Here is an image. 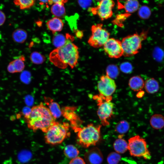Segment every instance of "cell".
Listing matches in <instances>:
<instances>
[{
    "label": "cell",
    "mask_w": 164,
    "mask_h": 164,
    "mask_svg": "<svg viewBox=\"0 0 164 164\" xmlns=\"http://www.w3.org/2000/svg\"><path fill=\"white\" fill-rule=\"evenodd\" d=\"M62 46L53 50L49 55V60L55 66L60 69H65L69 66L71 68L78 63L79 53L78 47L72 43L73 38L69 35Z\"/></svg>",
    "instance_id": "1"
},
{
    "label": "cell",
    "mask_w": 164,
    "mask_h": 164,
    "mask_svg": "<svg viewBox=\"0 0 164 164\" xmlns=\"http://www.w3.org/2000/svg\"><path fill=\"white\" fill-rule=\"evenodd\" d=\"M24 118L28 127L33 132L39 129L45 133L56 121L48 108L42 102L32 107L24 114Z\"/></svg>",
    "instance_id": "2"
},
{
    "label": "cell",
    "mask_w": 164,
    "mask_h": 164,
    "mask_svg": "<svg viewBox=\"0 0 164 164\" xmlns=\"http://www.w3.org/2000/svg\"><path fill=\"white\" fill-rule=\"evenodd\" d=\"M101 127V125L91 123L83 128H76L74 130L77 133L78 143L85 148L95 145L100 138Z\"/></svg>",
    "instance_id": "3"
},
{
    "label": "cell",
    "mask_w": 164,
    "mask_h": 164,
    "mask_svg": "<svg viewBox=\"0 0 164 164\" xmlns=\"http://www.w3.org/2000/svg\"><path fill=\"white\" fill-rule=\"evenodd\" d=\"M70 126L68 123L55 121L45 133L46 142L53 145L62 143L70 135Z\"/></svg>",
    "instance_id": "4"
},
{
    "label": "cell",
    "mask_w": 164,
    "mask_h": 164,
    "mask_svg": "<svg viewBox=\"0 0 164 164\" xmlns=\"http://www.w3.org/2000/svg\"><path fill=\"white\" fill-rule=\"evenodd\" d=\"M147 34V32L143 31L139 34L134 33L124 38L121 41L123 55L130 56L138 53L142 48V42L146 38Z\"/></svg>",
    "instance_id": "5"
},
{
    "label": "cell",
    "mask_w": 164,
    "mask_h": 164,
    "mask_svg": "<svg viewBox=\"0 0 164 164\" xmlns=\"http://www.w3.org/2000/svg\"><path fill=\"white\" fill-rule=\"evenodd\" d=\"M128 144V149L131 155L143 157L145 159H151V155L145 139L136 135L129 138Z\"/></svg>",
    "instance_id": "6"
},
{
    "label": "cell",
    "mask_w": 164,
    "mask_h": 164,
    "mask_svg": "<svg viewBox=\"0 0 164 164\" xmlns=\"http://www.w3.org/2000/svg\"><path fill=\"white\" fill-rule=\"evenodd\" d=\"M91 35L88 43L90 46L95 48L103 46L109 39L110 33L103 27L102 24L93 25L91 28Z\"/></svg>",
    "instance_id": "7"
},
{
    "label": "cell",
    "mask_w": 164,
    "mask_h": 164,
    "mask_svg": "<svg viewBox=\"0 0 164 164\" xmlns=\"http://www.w3.org/2000/svg\"><path fill=\"white\" fill-rule=\"evenodd\" d=\"M111 96L106 97L105 101H99L97 104V114L103 125H109L108 120L113 114L114 104L111 101Z\"/></svg>",
    "instance_id": "8"
},
{
    "label": "cell",
    "mask_w": 164,
    "mask_h": 164,
    "mask_svg": "<svg viewBox=\"0 0 164 164\" xmlns=\"http://www.w3.org/2000/svg\"><path fill=\"white\" fill-rule=\"evenodd\" d=\"M114 5L113 0H102L97 7L89 9L94 15L97 14L102 20L111 17L113 15L112 9Z\"/></svg>",
    "instance_id": "9"
},
{
    "label": "cell",
    "mask_w": 164,
    "mask_h": 164,
    "mask_svg": "<svg viewBox=\"0 0 164 164\" xmlns=\"http://www.w3.org/2000/svg\"><path fill=\"white\" fill-rule=\"evenodd\" d=\"M97 86L101 95L105 97L111 96L115 92L116 87L114 80L107 75H102L100 77Z\"/></svg>",
    "instance_id": "10"
},
{
    "label": "cell",
    "mask_w": 164,
    "mask_h": 164,
    "mask_svg": "<svg viewBox=\"0 0 164 164\" xmlns=\"http://www.w3.org/2000/svg\"><path fill=\"white\" fill-rule=\"evenodd\" d=\"M103 47L104 52L110 58H118L123 55L121 42L119 40L109 38Z\"/></svg>",
    "instance_id": "11"
},
{
    "label": "cell",
    "mask_w": 164,
    "mask_h": 164,
    "mask_svg": "<svg viewBox=\"0 0 164 164\" xmlns=\"http://www.w3.org/2000/svg\"><path fill=\"white\" fill-rule=\"evenodd\" d=\"M77 108L73 106H66L61 109L62 115L69 121L71 127L74 130L80 127L82 121L75 113Z\"/></svg>",
    "instance_id": "12"
},
{
    "label": "cell",
    "mask_w": 164,
    "mask_h": 164,
    "mask_svg": "<svg viewBox=\"0 0 164 164\" xmlns=\"http://www.w3.org/2000/svg\"><path fill=\"white\" fill-rule=\"evenodd\" d=\"M84 158L88 164H101L103 160L102 153L97 147L93 148L86 152Z\"/></svg>",
    "instance_id": "13"
},
{
    "label": "cell",
    "mask_w": 164,
    "mask_h": 164,
    "mask_svg": "<svg viewBox=\"0 0 164 164\" xmlns=\"http://www.w3.org/2000/svg\"><path fill=\"white\" fill-rule=\"evenodd\" d=\"M44 98V101L53 116L56 119L60 118L62 115V112L59 104L49 97Z\"/></svg>",
    "instance_id": "14"
},
{
    "label": "cell",
    "mask_w": 164,
    "mask_h": 164,
    "mask_svg": "<svg viewBox=\"0 0 164 164\" xmlns=\"http://www.w3.org/2000/svg\"><path fill=\"white\" fill-rule=\"evenodd\" d=\"M46 25L49 29L53 34L57 32L61 31L63 26V22L60 19L54 17L48 21Z\"/></svg>",
    "instance_id": "15"
},
{
    "label": "cell",
    "mask_w": 164,
    "mask_h": 164,
    "mask_svg": "<svg viewBox=\"0 0 164 164\" xmlns=\"http://www.w3.org/2000/svg\"><path fill=\"white\" fill-rule=\"evenodd\" d=\"M145 82L139 76H134L130 78L128 84L130 88L134 91H140L143 88Z\"/></svg>",
    "instance_id": "16"
},
{
    "label": "cell",
    "mask_w": 164,
    "mask_h": 164,
    "mask_svg": "<svg viewBox=\"0 0 164 164\" xmlns=\"http://www.w3.org/2000/svg\"><path fill=\"white\" fill-rule=\"evenodd\" d=\"M144 87L148 93L153 94L156 93L159 89V84L158 81L154 78L147 80L144 83Z\"/></svg>",
    "instance_id": "17"
},
{
    "label": "cell",
    "mask_w": 164,
    "mask_h": 164,
    "mask_svg": "<svg viewBox=\"0 0 164 164\" xmlns=\"http://www.w3.org/2000/svg\"><path fill=\"white\" fill-rule=\"evenodd\" d=\"M150 123L153 128L161 129L164 127V116L161 114H155L151 116Z\"/></svg>",
    "instance_id": "18"
},
{
    "label": "cell",
    "mask_w": 164,
    "mask_h": 164,
    "mask_svg": "<svg viewBox=\"0 0 164 164\" xmlns=\"http://www.w3.org/2000/svg\"><path fill=\"white\" fill-rule=\"evenodd\" d=\"M12 38L15 42L22 43L25 42L27 38V32L22 29H18L15 30L12 35Z\"/></svg>",
    "instance_id": "19"
},
{
    "label": "cell",
    "mask_w": 164,
    "mask_h": 164,
    "mask_svg": "<svg viewBox=\"0 0 164 164\" xmlns=\"http://www.w3.org/2000/svg\"><path fill=\"white\" fill-rule=\"evenodd\" d=\"M113 146L114 150L117 152L123 153L128 149V144L125 139L119 137L115 141Z\"/></svg>",
    "instance_id": "20"
},
{
    "label": "cell",
    "mask_w": 164,
    "mask_h": 164,
    "mask_svg": "<svg viewBox=\"0 0 164 164\" xmlns=\"http://www.w3.org/2000/svg\"><path fill=\"white\" fill-rule=\"evenodd\" d=\"M51 11L54 15L58 18L63 17L66 14L64 4L60 3H54L51 7Z\"/></svg>",
    "instance_id": "21"
},
{
    "label": "cell",
    "mask_w": 164,
    "mask_h": 164,
    "mask_svg": "<svg viewBox=\"0 0 164 164\" xmlns=\"http://www.w3.org/2000/svg\"><path fill=\"white\" fill-rule=\"evenodd\" d=\"M63 152L66 157L71 159L77 157L80 152L78 149L72 145H66L64 148Z\"/></svg>",
    "instance_id": "22"
},
{
    "label": "cell",
    "mask_w": 164,
    "mask_h": 164,
    "mask_svg": "<svg viewBox=\"0 0 164 164\" xmlns=\"http://www.w3.org/2000/svg\"><path fill=\"white\" fill-rule=\"evenodd\" d=\"M139 3L137 0H127L125 3L124 8L126 12L132 13L138 9Z\"/></svg>",
    "instance_id": "23"
},
{
    "label": "cell",
    "mask_w": 164,
    "mask_h": 164,
    "mask_svg": "<svg viewBox=\"0 0 164 164\" xmlns=\"http://www.w3.org/2000/svg\"><path fill=\"white\" fill-rule=\"evenodd\" d=\"M25 60L24 56L22 55L12 61L16 73L23 71L25 67L24 63Z\"/></svg>",
    "instance_id": "24"
},
{
    "label": "cell",
    "mask_w": 164,
    "mask_h": 164,
    "mask_svg": "<svg viewBox=\"0 0 164 164\" xmlns=\"http://www.w3.org/2000/svg\"><path fill=\"white\" fill-rule=\"evenodd\" d=\"M67 37L62 34L55 35L53 39V45L56 48H59L64 45L67 41Z\"/></svg>",
    "instance_id": "25"
},
{
    "label": "cell",
    "mask_w": 164,
    "mask_h": 164,
    "mask_svg": "<svg viewBox=\"0 0 164 164\" xmlns=\"http://www.w3.org/2000/svg\"><path fill=\"white\" fill-rule=\"evenodd\" d=\"M14 2L21 9H25L32 6L34 4L35 0H14Z\"/></svg>",
    "instance_id": "26"
},
{
    "label": "cell",
    "mask_w": 164,
    "mask_h": 164,
    "mask_svg": "<svg viewBox=\"0 0 164 164\" xmlns=\"http://www.w3.org/2000/svg\"><path fill=\"white\" fill-rule=\"evenodd\" d=\"M30 59L31 62L36 64H40L45 61V56L37 52H33L30 55Z\"/></svg>",
    "instance_id": "27"
},
{
    "label": "cell",
    "mask_w": 164,
    "mask_h": 164,
    "mask_svg": "<svg viewBox=\"0 0 164 164\" xmlns=\"http://www.w3.org/2000/svg\"><path fill=\"white\" fill-rule=\"evenodd\" d=\"M129 127V125L128 122L125 120H122L116 125L115 131L120 134H123L128 131Z\"/></svg>",
    "instance_id": "28"
},
{
    "label": "cell",
    "mask_w": 164,
    "mask_h": 164,
    "mask_svg": "<svg viewBox=\"0 0 164 164\" xmlns=\"http://www.w3.org/2000/svg\"><path fill=\"white\" fill-rule=\"evenodd\" d=\"M106 75L112 79H114L118 76L119 70L117 66L114 65H109L106 70Z\"/></svg>",
    "instance_id": "29"
},
{
    "label": "cell",
    "mask_w": 164,
    "mask_h": 164,
    "mask_svg": "<svg viewBox=\"0 0 164 164\" xmlns=\"http://www.w3.org/2000/svg\"><path fill=\"white\" fill-rule=\"evenodd\" d=\"M138 14L139 17L141 19H147L150 16L151 11L150 8L147 6H142L139 8Z\"/></svg>",
    "instance_id": "30"
},
{
    "label": "cell",
    "mask_w": 164,
    "mask_h": 164,
    "mask_svg": "<svg viewBox=\"0 0 164 164\" xmlns=\"http://www.w3.org/2000/svg\"><path fill=\"white\" fill-rule=\"evenodd\" d=\"M121 159V156L118 153L111 152L108 156L107 161L108 164H118Z\"/></svg>",
    "instance_id": "31"
},
{
    "label": "cell",
    "mask_w": 164,
    "mask_h": 164,
    "mask_svg": "<svg viewBox=\"0 0 164 164\" xmlns=\"http://www.w3.org/2000/svg\"><path fill=\"white\" fill-rule=\"evenodd\" d=\"M120 69L122 72L128 73L132 72V67L130 63L127 62L122 63L120 65Z\"/></svg>",
    "instance_id": "32"
},
{
    "label": "cell",
    "mask_w": 164,
    "mask_h": 164,
    "mask_svg": "<svg viewBox=\"0 0 164 164\" xmlns=\"http://www.w3.org/2000/svg\"><path fill=\"white\" fill-rule=\"evenodd\" d=\"M80 6L83 9H86L91 5L92 0H78Z\"/></svg>",
    "instance_id": "33"
},
{
    "label": "cell",
    "mask_w": 164,
    "mask_h": 164,
    "mask_svg": "<svg viewBox=\"0 0 164 164\" xmlns=\"http://www.w3.org/2000/svg\"><path fill=\"white\" fill-rule=\"evenodd\" d=\"M69 164H85V162L82 158L77 156L72 159Z\"/></svg>",
    "instance_id": "34"
},
{
    "label": "cell",
    "mask_w": 164,
    "mask_h": 164,
    "mask_svg": "<svg viewBox=\"0 0 164 164\" xmlns=\"http://www.w3.org/2000/svg\"><path fill=\"white\" fill-rule=\"evenodd\" d=\"M153 54L154 57L155 59L160 60L162 58L163 55V52L162 50L158 48L155 50Z\"/></svg>",
    "instance_id": "35"
},
{
    "label": "cell",
    "mask_w": 164,
    "mask_h": 164,
    "mask_svg": "<svg viewBox=\"0 0 164 164\" xmlns=\"http://www.w3.org/2000/svg\"><path fill=\"white\" fill-rule=\"evenodd\" d=\"M7 69L8 71L10 73H16L12 61L8 65Z\"/></svg>",
    "instance_id": "36"
},
{
    "label": "cell",
    "mask_w": 164,
    "mask_h": 164,
    "mask_svg": "<svg viewBox=\"0 0 164 164\" xmlns=\"http://www.w3.org/2000/svg\"><path fill=\"white\" fill-rule=\"evenodd\" d=\"M5 19L6 17L4 13L0 10V26L4 23Z\"/></svg>",
    "instance_id": "37"
},
{
    "label": "cell",
    "mask_w": 164,
    "mask_h": 164,
    "mask_svg": "<svg viewBox=\"0 0 164 164\" xmlns=\"http://www.w3.org/2000/svg\"><path fill=\"white\" fill-rule=\"evenodd\" d=\"M74 32L77 38L81 39L83 37L84 34L82 31L77 29Z\"/></svg>",
    "instance_id": "38"
},
{
    "label": "cell",
    "mask_w": 164,
    "mask_h": 164,
    "mask_svg": "<svg viewBox=\"0 0 164 164\" xmlns=\"http://www.w3.org/2000/svg\"><path fill=\"white\" fill-rule=\"evenodd\" d=\"M68 0H50V5L53 3H60L63 4L66 3Z\"/></svg>",
    "instance_id": "39"
},
{
    "label": "cell",
    "mask_w": 164,
    "mask_h": 164,
    "mask_svg": "<svg viewBox=\"0 0 164 164\" xmlns=\"http://www.w3.org/2000/svg\"><path fill=\"white\" fill-rule=\"evenodd\" d=\"M40 2L41 4H49L50 5V0H38Z\"/></svg>",
    "instance_id": "40"
},
{
    "label": "cell",
    "mask_w": 164,
    "mask_h": 164,
    "mask_svg": "<svg viewBox=\"0 0 164 164\" xmlns=\"http://www.w3.org/2000/svg\"><path fill=\"white\" fill-rule=\"evenodd\" d=\"M144 92L142 91H140L137 95V96L138 97L141 98L144 95Z\"/></svg>",
    "instance_id": "41"
},
{
    "label": "cell",
    "mask_w": 164,
    "mask_h": 164,
    "mask_svg": "<svg viewBox=\"0 0 164 164\" xmlns=\"http://www.w3.org/2000/svg\"><path fill=\"white\" fill-rule=\"evenodd\" d=\"M97 0V1H100H100H101L102 0Z\"/></svg>",
    "instance_id": "42"
},
{
    "label": "cell",
    "mask_w": 164,
    "mask_h": 164,
    "mask_svg": "<svg viewBox=\"0 0 164 164\" xmlns=\"http://www.w3.org/2000/svg\"><path fill=\"white\" fill-rule=\"evenodd\" d=\"M119 1H125V0H118Z\"/></svg>",
    "instance_id": "43"
}]
</instances>
